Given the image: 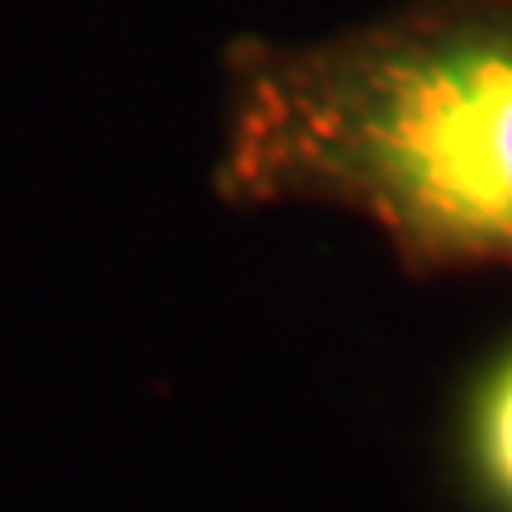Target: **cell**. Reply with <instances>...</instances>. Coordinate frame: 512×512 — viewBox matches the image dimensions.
I'll return each instance as SVG.
<instances>
[{"label":"cell","mask_w":512,"mask_h":512,"mask_svg":"<svg viewBox=\"0 0 512 512\" xmlns=\"http://www.w3.org/2000/svg\"><path fill=\"white\" fill-rule=\"evenodd\" d=\"M470 446H475V465L484 484L512 508V356L479 389Z\"/></svg>","instance_id":"2"},{"label":"cell","mask_w":512,"mask_h":512,"mask_svg":"<svg viewBox=\"0 0 512 512\" xmlns=\"http://www.w3.org/2000/svg\"><path fill=\"white\" fill-rule=\"evenodd\" d=\"M219 195L328 204L403 266H512V0H408L318 38L228 53Z\"/></svg>","instance_id":"1"}]
</instances>
